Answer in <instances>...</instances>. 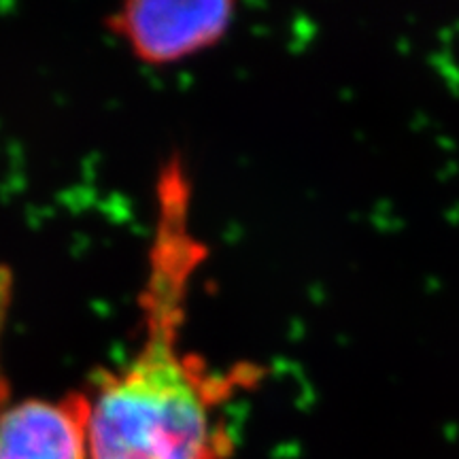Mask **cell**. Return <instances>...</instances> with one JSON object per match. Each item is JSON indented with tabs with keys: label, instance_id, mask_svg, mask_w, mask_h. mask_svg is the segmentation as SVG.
<instances>
[{
	"label": "cell",
	"instance_id": "obj_1",
	"mask_svg": "<svg viewBox=\"0 0 459 459\" xmlns=\"http://www.w3.org/2000/svg\"><path fill=\"white\" fill-rule=\"evenodd\" d=\"M204 260L192 226V187L172 158L156 186V226L141 290V342L128 361L96 377L90 459H228L232 440L215 419L234 377L183 347L187 296Z\"/></svg>",
	"mask_w": 459,
	"mask_h": 459
},
{
	"label": "cell",
	"instance_id": "obj_2",
	"mask_svg": "<svg viewBox=\"0 0 459 459\" xmlns=\"http://www.w3.org/2000/svg\"><path fill=\"white\" fill-rule=\"evenodd\" d=\"M234 20V4L128 3L107 20L128 48L149 65H169L215 45Z\"/></svg>",
	"mask_w": 459,
	"mask_h": 459
},
{
	"label": "cell",
	"instance_id": "obj_3",
	"mask_svg": "<svg viewBox=\"0 0 459 459\" xmlns=\"http://www.w3.org/2000/svg\"><path fill=\"white\" fill-rule=\"evenodd\" d=\"M90 406L85 389L0 411V459H90Z\"/></svg>",
	"mask_w": 459,
	"mask_h": 459
},
{
	"label": "cell",
	"instance_id": "obj_4",
	"mask_svg": "<svg viewBox=\"0 0 459 459\" xmlns=\"http://www.w3.org/2000/svg\"><path fill=\"white\" fill-rule=\"evenodd\" d=\"M11 300H13V274L0 262V342H3L4 325H7Z\"/></svg>",
	"mask_w": 459,
	"mask_h": 459
}]
</instances>
